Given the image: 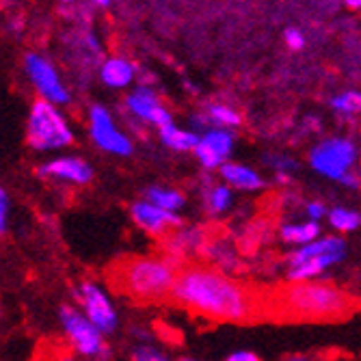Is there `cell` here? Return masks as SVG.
<instances>
[{"label":"cell","mask_w":361,"mask_h":361,"mask_svg":"<svg viewBox=\"0 0 361 361\" xmlns=\"http://www.w3.org/2000/svg\"><path fill=\"white\" fill-rule=\"evenodd\" d=\"M267 165L271 169H275L277 173H283V176H290L294 169H297V162L292 158H286V156H267Z\"/></svg>","instance_id":"d4e9b609"},{"label":"cell","mask_w":361,"mask_h":361,"mask_svg":"<svg viewBox=\"0 0 361 361\" xmlns=\"http://www.w3.org/2000/svg\"><path fill=\"white\" fill-rule=\"evenodd\" d=\"M225 361H259V357L255 353H251V350H236V353L229 355Z\"/></svg>","instance_id":"f546056e"},{"label":"cell","mask_w":361,"mask_h":361,"mask_svg":"<svg viewBox=\"0 0 361 361\" xmlns=\"http://www.w3.org/2000/svg\"><path fill=\"white\" fill-rule=\"evenodd\" d=\"M331 109L340 115H361V91H344L334 95Z\"/></svg>","instance_id":"cb8c5ba5"},{"label":"cell","mask_w":361,"mask_h":361,"mask_svg":"<svg viewBox=\"0 0 361 361\" xmlns=\"http://www.w3.org/2000/svg\"><path fill=\"white\" fill-rule=\"evenodd\" d=\"M279 236L283 243H290V245H299V247H305V245H312L318 240L320 236V225L314 223V221H305V223H288L279 229Z\"/></svg>","instance_id":"ffe728a7"},{"label":"cell","mask_w":361,"mask_h":361,"mask_svg":"<svg viewBox=\"0 0 361 361\" xmlns=\"http://www.w3.org/2000/svg\"><path fill=\"white\" fill-rule=\"evenodd\" d=\"M137 65L126 59V56H106L100 65V80L109 87V89H126L130 82H135V76H137Z\"/></svg>","instance_id":"9a60e30c"},{"label":"cell","mask_w":361,"mask_h":361,"mask_svg":"<svg viewBox=\"0 0 361 361\" xmlns=\"http://www.w3.org/2000/svg\"><path fill=\"white\" fill-rule=\"evenodd\" d=\"M74 297L85 310L82 314L91 320V324L102 336L113 334L117 329V322H119L117 312L113 307V301L109 299V294L102 290V286H97L93 281H80L78 288L74 290Z\"/></svg>","instance_id":"ba28073f"},{"label":"cell","mask_w":361,"mask_h":361,"mask_svg":"<svg viewBox=\"0 0 361 361\" xmlns=\"http://www.w3.org/2000/svg\"><path fill=\"white\" fill-rule=\"evenodd\" d=\"M234 149V133L232 130H221V128H210L200 137V145L195 149L197 160L202 162L206 171L221 169L225 162H229V154Z\"/></svg>","instance_id":"8fae6325"},{"label":"cell","mask_w":361,"mask_h":361,"mask_svg":"<svg viewBox=\"0 0 361 361\" xmlns=\"http://www.w3.org/2000/svg\"><path fill=\"white\" fill-rule=\"evenodd\" d=\"M171 299L186 312L212 322L240 324L269 316L267 294H259L214 267H182Z\"/></svg>","instance_id":"6da1fadb"},{"label":"cell","mask_w":361,"mask_h":361,"mask_svg":"<svg viewBox=\"0 0 361 361\" xmlns=\"http://www.w3.org/2000/svg\"><path fill=\"white\" fill-rule=\"evenodd\" d=\"M329 223L338 232L346 234V232H355V229L361 225V214L348 208H334L329 212Z\"/></svg>","instance_id":"603a6c76"},{"label":"cell","mask_w":361,"mask_h":361,"mask_svg":"<svg viewBox=\"0 0 361 361\" xmlns=\"http://www.w3.org/2000/svg\"><path fill=\"white\" fill-rule=\"evenodd\" d=\"M145 202L162 208V210H167V212H173L178 214V210L184 208L186 204V197L176 190V188H165V186H149L145 190Z\"/></svg>","instance_id":"44dd1931"},{"label":"cell","mask_w":361,"mask_h":361,"mask_svg":"<svg viewBox=\"0 0 361 361\" xmlns=\"http://www.w3.org/2000/svg\"><path fill=\"white\" fill-rule=\"evenodd\" d=\"M269 316L281 320H340L355 310L350 294L324 281L288 283L267 294Z\"/></svg>","instance_id":"7a4b0ae2"},{"label":"cell","mask_w":361,"mask_h":361,"mask_svg":"<svg viewBox=\"0 0 361 361\" xmlns=\"http://www.w3.org/2000/svg\"><path fill=\"white\" fill-rule=\"evenodd\" d=\"M178 264L169 255H130L109 269V283L137 303H158L171 299L178 279Z\"/></svg>","instance_id":"3957f363"},{"label":"cell","mask_w":361,"mask_h":361,"mask_svg":"<svg viewBox=\"0 0 361 361\" xmlns=\"http://www.w3.org/2000/svg\"><path fill=\"white\" fill-rule=\"evenodd\" d=\"M130 214H133V221L147 232L149 236H171L176 229L182 225V219L173 212L162 210L149 202H135L133 208H130Z\"/></svg>","instance_id":"4fadbf2b"},{"label":"cell","mask_w":361,"mask_h":361,"mask_svg":"<svg viewBox=\"0 0 361 361\" xmlns=\"http://www.w3.org/2000/svg\"><path fill=\"white\" fill-rule=\"evenodd\" d=\"M22 68L28 82L37 91L39 100H46L54 106H68L72 102L70 87L65 85L59 68L46 54L37 50H28L22 59Z\"/></svg>","instance_id":"5b68a950"},{"label":"cell","mask_w":361,"mask_h":361,"mask_svg":"<svg viewBox=\"0 0 361 361\" xmlns=\"http://www.w3.org/2000/svg\"><path fill=\"white\" fill-rule=\"evenodd\" d=\"M126 111L130 113V117H135L137 121L152 123L158 130L173 123L171 113L165 106H162L158 93L152 87H147V85H141L133 93H128V97H126Z\"/></svg>","instance_id":"30bf717a"},{"label":"cell","mask_w":361,"mask_h":361,"mask_svg":"<svg viewBox=\"0 0 361 361\" xmlns=\"http://www.w3.org/2000/svg\"><path fill=\"white\" fill-rule=\"evenodd\" d=\"M305 212H307L310 221H314V223H318L320 219H324L326 214H329V212H326V206L322 202H310L305 206Z\"/></svg>","instance_id":"f1b7e54d"},{"label":"cell","mask_w":361,"mask_h":361,"mask_svg":"<svg viewBox=\"0 0 361 361\" xmlns=\"http://www.w3.org/2000/svg\"><path fill=\"white\" fill-rule=\"evenodd\" d=\"M283 39H286L288 48H292V50H303L305 44H307V39H305V35H303V30L297 28V26H288V28L283 30Z\"/></svg>","instance_id":"484cf974"},{"label":"cell","mask_w":361,"mask_h":361,"mask_svg":"<svg viewBox=\"0 0 361 361\" xmlns=\"http://www.w3.org/2000/svg\"><path fill=\"white\" fill-rule=\"evenodd\" d=\"M133 357H135V361H171L152 346H139Z\"/></svg>","instance_id":"83f0119b"},{"label":"cell","mask_w":361,"mask_h":361,"mask_svg":"<svg viewBox=\"0 0 361 361\" xmlns=\"http://www.w3.org/2000/svg\"><path fill=\"white\" fill-rule=\"evenodd\" d=\"M346 253V243L338 236H329V238H318L312 245L299 247L297 251H292L288 257V269L299 267L303 262H310L314 257H322V255H342Z\"/></svg>","instance_id":"2e32d148"},{"label":"cell","mask_w":361,"mask_h":361,"mask_svg":"<svg viewBox=\"0 0 361 361\" xmlns=\"http://www.w3.org/2000/svg\"><path fill=\"white\" fill-rule=\"evenodd\" d=\"M195 123H200L204 128H221V130H232V128H238L243 123V115L227 106V104H208L206 106V113L202 119H195Z\"/></svg>","instance_id":"ac0fdd59"},{"label":"cell","mask_w":361,"mask_h":361,"mask_svg":"<svg viewBox=\"0 0 361 361\" xmlns=\"http://www.w3.org/2000/svg\"><path fill=\"white\" fill-rule=\"evenodd\" d=\"M180 361H197V359H188V357H184V359H180Z\"/></svg>","instance_id":"836d02e7"},{"label":"cell","mask_w":361,"mask_h":361,"mask_svg":"<svg viewBox=\"0 0 361 361\" xmlns=\"http://www.w3.org/2000/svg\"><path fill=\"white\" fill-rule=\"evenodd\" d=\"M346 7L348 9H361V0H348Z\"/></svg>","instance_id":"1f68e13d"},{"label":"cell","mask_w":361,"mask_h":361,"mask_svg":"<svg viewBox=\"0 0 361 361\" xmlns=\"http://www.w3.org/2000/svg\"><path fill=\"white\" fill-rule=\"evenodd\" d=\"M232 202H234L232 188L225 186V184H214L206 192V208H208L210 214H223V212H227L229 208H232Z\"/></svg>","instance_id":"7402d4cb"},{"label":"cell","mask_w":361,"mask_h":361,"mask_svg":"<svg viewBox=\"0 0 361 361\" xmlns=\"http://www.w3.org/2000/svg\"><path fill=\"white\" fill-rule=\"evenodd\" d=\"M286 361H312V357H307V355H292Z\"/></svg>","instance_id":"4dcf8cb0"},{"label":"cell","mask_w":361,"mask_h":361,"mask_svg":"<svg viewBox=\"0 0 361 361\" xmlns=\"http://www.w3.org/2000/svg\"><path fill=\"white\" fill-rule=\"evenodd\" d=\"M223 182H227L229 186H234L238 190H259L264 186V180L257 171H253L247 165H240V162H225V165L219 169Z\"/></svg>","instance_id":"e0dca14e"},{"label":"cell","mask_w":361,"mask_h":361,"mask_svg":"<svg viewBox=\"0 0 361 361\" xmlns=\"http://www.w3.org/2000/svg\"><path fill=\"white\" fill-rule=\"evenodd\" d=\"M59 318H61L65 336H68L72 348L78 355L91 357V359H102V361L111 357V348L106 346L104 336L97 331L91 324V320L82 312H78L74 305H61Z\"/></svg>","instance_id":"8992f818"},{"label":"cell","mask_w":361,"mask_h":361,"mask_svg":"<svg viewBox=\"0 0 361 361\" xmlns=\"http://www.w3.org/2000/svg\"><path fill=\"white\" fill-rule=\"evenodd\" d=\"M37 176L42 180H61V182H70L78 186H87L93 180V167L87 160L76 158V156H61L52 158L44 165L37 167Z\"/></svg>","instance_id":"7c38bea8"},{"label":"cell","mask_w":361,"mask_h":361,"mask_svg":"<svg viewBox=\"0 0 361 361\" xmlns=\"http://www.w3.org/2000/svg\"><path fill=\"white\" fill-rule=\"evenodd\" d=\"M68 61L74 68H93V63L102 65V44L91 28H74L65 35Z\"/></svg>","instance_id":"5bb4252c"},{"label":"cell","mask_w":361,"mask_h":361,"mask_svg":"<svg viewBox=\"0 0 361 361\" xmlns=\"http://www.w3.org/2000/svg\"><path fill=\"white\" fill-rule=\"evenodd\" d=\"M158 135H160V141L173 152H195L197 145H200V137H197L192 130H184L176 123L160 128Z\"/></svg>","instance_id":"d6986e66"},{"label":"cell","mask_w":361,"mask_h":361,"mask_svg":"<svg viewBox=\"0 0 361 361\" xmlns=\"http://www.w3.org/2000/svg\"><path fill=\"white\" fill-rule=\"evenodd\" d=\"M9 210H11L9 195L3 186H0V236H5L9 229Z\"/></svg>","instance_id":"4316f807"},{"label":"cell","mask_w":361,"mask_h":361,"mask_svg":"<svg viewBox=\"0 0 361 361\" xmlns=\"http://www.w3.org/2000/svg\"><path fill=\"white\" fill-rule=\"evenodd\" d=\"M74 143V133L70 121L65 119L59 106L35 100L30 104L26 117V145L32 152H52L63 149Z\"/></svg>","instance_id":"277c9868"},{"label":"cell","mask_w":361,"mask_h":361,"mask_svg":"<svg viewBox=\"0 0 361 361\" xmlns=\"http://www.w3.org/2000/svg\"><path fill=\"white\" fill-rule=\"evenodd\" d=\"M59 361H78V359H76L74 355H61Z\"/></svg>","instance_id":"d6a6232c"},{"label":"cell","mask_w":361,"mask_h":361,"mask_svg":"<svg viewBox=\"0 0 361 361\" xmlns=\"http://www.w3.org/2000/svg\"><path fill=\"white\" fill-rule=\"evenodd\" d=\"M89 137L97 147L113 156H130L135 152L130 137L115 126L113 115L102 104H93L89 109Z\"/></svg>","instance_id":"9c48e42d"},{"label":"cell","mask_w":361,"mask_h":361,"mask_svg":"<svg viewBox=\"0 0 361 361\" xmlns=\"http://www.w3.org/2000/svg\"><path fill=\"white\" fill-rule=\"evenodd\" d=\"M357 162V147L348 139H324L310 152V165L316 173L342 182Z\"/></svg>","instance_id":"52a82bcc"}]
</instances>
